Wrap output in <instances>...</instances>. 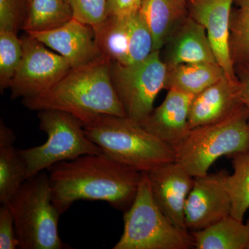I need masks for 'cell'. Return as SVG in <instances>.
I'll return each instance as SVG.
<instances>
[{"instance_id": "10", "label": "cell", "mask_w": 249, "mask_h": 249, "mask_svg": "<svg viewBox=\"0 0 249 249\" xmlns=\"http://www.w3.org/2000/svg\"><path fill=\"white\" fill-rule=\"evenodd\" d=\"M229 173L222 169L194 178L185 207L190 232L203 230L231 215L232 200L227 188Z\"/></svg>"}, {"instance_id": "26", "label": "cell", "mask_w": 249, "mask_h": 249, "mask_svg": "<svg viewBox=\"0 0 249 249\" xmlns=\"http://www.w3.org/2000/svg\"><path fill=\"white\" fill-rule=\"evenodd\" d=\"M22 41L16 32L0 30V88H9L11 80L22 60Z\"/></svg>"}, {"instance_id": "12", "label": "cell", "mask_w": 249, "mask_h": 249, "mask_svg": "<svg viewBox=\"0 0 249 249\" xmlns=\"http://www.w3.org/2000/svg\"><path fill=\"white\" fill-rule=\"evenodd\" d=\"M188 14L205 28L216 60L226 76L238 81L229 51V22L234 0H185Z\"/></svg>"}, {"instance_id": "34", "label": "cell", "mask_w": 249, "mask_h": 249, "mask_svg": "<svg viewBox=\"0 0 249 249\" xmlns=\"http://www.w3.org/2000/svg\"><path fill=\"white\" fill-rule=\"evenodd\" d=\"M30 1H31V0H27V2L29 3V2H30Z\"/></svg>"}, {"instance_id": "3", "label": "cell", "mask_w": 249, "mask_h": 249, "mask_svg": "<svg viewBox=\"0 0 249 249\" xmlns=\"http://www.w3.org/2000/svg\"><path fill=\"white\" fill-rule=\"evenodd\" d=\"M82 124L103 152L141 173L176 160L173 148L127 116L101 115Z\"/></svg>"}, {"instance_id": "15", "label": "cell", "mask_w": 249, "mask_h": 249, "mask_svg": "<svg viewBox=\"0 0 249 249\" xmlns=\"http://www.w3.org/2000/svg\"><path fill=\"white\" fill-rule=\"evenodd\" d=\"M160 55L166 66L198 62L217 63L206 29L189 15L174 30L160 49Z\"/></svg>"}, {"instance_id": "14", "label": "cell", "mask_w": 249, "mask_h": 249, "mask_svg": "<svg viewBox=\"0 0 249 249\" xmlns=\"http://www.w3.org/2000/svg\"><path fill=\"white\" fill-rule=\"evenodd\" d=\"M193 98L178 90H168L161 104L139 124L175 150L191 132L189 112Z\"/></svg>"}, {"instance_id": "5", "label": "cell", "mask_w": 249, "mask_h": 249, "mask_svg": "<svg viewBox=\"0 0 249 249\" xmlns=\"http://www.w3.org/2000/svg\"><path fill=\"white\" fill-rule=\"evenodd\" d=\"M249 147V121L241 105L226 119L192 129L175 150L176 161L193 178L209 173L222 157L231 158Z\"/></svg>"}, {"instance_id": "17", "label": "cell", "mask_w": 249, "mask_h": 249, "mask_svg": "<svg viewBox=\"0 0 249 249\" xmlns=\"http://www.w3.org/2000/svg\"><path fill=\"white\" fill-rule=\"evenodd\" d=\"M139 10L151 31L155 51L162 49L188 15L186 4L177 0H142Z\"/></svg>"}, {"instance_id": "20", "label": "cell", "mask_w": 249, "mask_h": 249, "mask_svg": "<svg viewBox=\"0 0 249 249\" xmlns=\"http://www.w3.org/2000/svg\"><path fill=\"white\" fill-rule=\"evenodd\" d=\"M196 249H247L249 219L245 224L232 215L203 230L191 232Z\"/></svg>"}, {"instance_id": "8", "label": "cell", "mask_w": 249, "mask_h": 249, "mask_svg": "<svg viewBox=\"0 0 249 249\" xmlns=\"http://www.w3.org/2000/svg\"><path fill=\"white\" fill-rule=\"evenodd\" d=\"M166 70L160 51L137 63L111 62V80L125 116L141 124L150 115L156 97L164 89Z\"/></svg>"}, {"instance_id": "2", "label": "cell", "mask_w": 249, "mask_h": 249, "mask_svg": "<svg viewBox=\"0 0 249 249\" xmlns=\"http://www.w3.org/2000/svg\"><path fill=\"white\" fill-rule=\"evenodd\" d=\"M111 63L101 57L71 68L52 89L23 99V105L31 110L64 111L81 123L101 115L125 116L111 80Z\"/></svg>"}, {"instance_id": "21", "label": "cell", "mask_w": 249, "mask_h": 249, "mask_svg": "<svg viewBox=\"0 0 249 249\" xmlns=\"http://www.w3.org/2000/svg\"><path fill=\"white\" fill-rule=\"evenodd\" d=\"M127 17L107 16L99 25L93 28L101 55L109 62L127 65L129 48Z\"/></svg>"}, {"instance_id": "11", "label": "cell", "mask_w": 249, "mask_h": 249, "mask_svg": "<svg viewBox=\"0 0 249 249\" xmlns=\"http://www.w3.org/2000/svg\"><path fill=\"white\" fill-rule=\"evenodd\" d=\"M147 174L156 204L174 225L188 231L185 207L194 178L176 160L163 163Z\"/></svg>"}, {"instance_id": "23", "label": "cell", "mask_w": 249, "mask_h": 249, "mask_svg": "<svg viewBox=\"0 0 249 249\" xmlns=\"http://www.w3.org/2000/svg\"><path fill=\"white\" fill-rule=\"evenodd\" d=\"M230 159L233 173L228 177L227 188L232 200L231 215L244 221L249 210V147Z\"/></svg>"}, {"instance_id": "7", "label": "cell", "mask_w": 249, "mask_h": 249, "mask_svg": "<svg viewBox=\"0 0 249 249\" xmlns=\"http://www.w3.org/2000/svg\"><path fill=\"white\" fill-rule=\"evenodd\" d=\"M40 129L47 136L39 146L19 150L29 178L64 160L102 152L85 134L82 123L67 112L40 111Z\"/></svg>"}, {"instance_id": "6", "label": "cell", "mask_w": 249, "mask_h": 249, "mask_svg": "<svg viewBox=\"0 0 249 249\" xmlns=\"http://www.w3.org/2000/svg\"><path fill=\"white\" fill-rule=\"evenodd\" d=\"M124 232L114 249H189L194 248L189 231L174 225L156 204L147 173L133 204L124 213Z\"/></svg>"}, {"instance_id": "16", "label": "cell", "mask_w": 249, "mask_h": 249, "mask_svg": "<svg viewBox=\"0 0 249 249\" xmlns=\"http://www.w3.org/2000/svg\"><path fill=\"white\" fill-rule=\"evenodd\" d=\"M242 103L238 81L227 76L193 96L190 107L191 129L226 119Z\"/></svg>"}, {"instance_id": "1", "label": "cell", "mask_w": 249, "mask_h": 249, "mask_svg": "<svg viewBox=\"0 0 249 249\" xmlns=\"http://www.w3.org/2000/svg\"><path fill=\"white\" fill-rule=\"evenodd\" d=\"M52 201L60 214L78 200L106 201L125 212L133 204L142 173L104 152L64 160L49 168Z\"/></svg>"}, {"instance_id": "33", "label": "cell", "mask_w": 249, "mask_h": 249, "mask_svg": "<svg viewBox=\"0 0 249 249\" xmlns=\"http://www.w3.org/2000/svg\"><path fill=\"white\" fill-rule=\"evenodd\" d=\"M247 249H249V241L248 242V245H247Z\"/></svg>"}, {"instance_id": "13", "label": "cell", "mask_w": 249, "mask_h": 249, "mask_svg": "<svg viewBox=\"0 0 249 249\" xmlns=\"http://www.w3.org/2000/svg\"><path fill=\"white\" fill-rule=\"evenodd\" d=\"M27 34L66 59L71 68L84 66L102 57L93 28L74 18L53 30Z\"/></svg>"}, {"instance_id": "24", "label": "cell", "mask_w": 249, "mask_h": 249, "mask_svg": "<svg viewBox=\"0 0 249 249\" xmlns=\"http://www.w3.org/2000/svg\"><path fill=\"white\" fill-rule=\"evenodd\" d=\"M229 22V51L234 67L249 63V0H234Z\"/></svg>"}, {"instance_id": "31", "label": "cell", "mask_w": 249, "mask_h": 249, "mask_svg": "<svg viewBox=\"0 0 249 249\" xmlns=\"http://www.w3.org/2000/svg\"><path fill=\"white\" fill-rule=\"evenodd\" d=\"M235 71L240 85L241 102L247 111L249 121V63L235 66Z\"/></svg>"}, {"instance_id": "29", "label": "cell", "mask_w": 249, "mask_h": 249, "mask_svg": "<svg viewBox=\"0 0 249 249\" xmlns=\"http://www.w3.org/2000/svg\"><path fill=\"white\" fill-rule=\"evenodd\" d=\"M18 18V0H0V30L16 32Z\"/></svg>"}, {"instance_id": "22", "label": "cell", "mask_w": 249, "mask_h": 249, "mask_svg": "<svg viewBox=\"0 0 249 249\" xmlns=\"http://www.w3.org/2000/svg\"><path fill=\"white\" fill-rule=\"evenodd\" d=\"M24 24L27 33L53 30L70 22L73 14L65 0H31Z\"/></svg>"}, {"instance_id": "27", "label": "cell", "mask_w": 249, "mask_h": 249, "mask_svg": "<svg viewBox=\"0 0 249 249\" xmlns=\"http://www.w3.org/2000/svg\"><path fill=\"white\" fill-rule=\"evenodd\" d=\"M70 5L73 18L95 28L107 18V0H65Z\"/></svg>"}, {"instance_id": "18", "label": "cell", "mask_w": 249, "mask_h": 249, "mask_svg": "<svg viewBox=\"0 0 249 249\" xmlns=\"http://www.w3.org/2000/svg\"><path fill=\"white\" fill-rule=\"evenodd\" d=\"M14 131L0 124V203L9 204L27 179V170L19 150L14 146Z\"/></svg>"}, {"instance_id": "25", "label": "cell", "mask_w": 249, "mask_h": 249, "mask_svg": "<svg viewBox=\"0 0 249 249\" xmlns=\"http://www.w3.org/2000/svg\"><path fill=\"white\" fill-rule=\"evenodd\" d=\"M129 48L127 65L146 59L155 51L154 39L139 10L127 16Z\"/></svg>"}, {"instance_id": "19", "label": "cell", "mask_w": 249, "mask_h": 249, "mask_svg": "<svg viewBox=\"0 0 249 249\" xmlns=\"http://www.w3.org/2000/svg\"><path fill=\"white\" fill-rule=\"evenodd\" d=\"M166 67L164 89L178 90L193 96L226 76L217 63L198 62Z\"/></svg>"}, {"instance_id": "28", "label": "cell", "mask_w": 249, "mask_h": 249, "mask_svg": "<svg viewBox=\"0 0 249 249\" xmlns=\"http://www.w3.org/2000/svg\"><path fill=\"white\" fill-rule=\"evenodd\" d=\"M19 248L14 214L9 204H1L0 207V249Z\"/></svg>"}, {"instance_id": "32", "label": "cell", "mask_w": 249, "mask_h": 249, "mask_svg": "<svg viewBox=\"0 0 249 249\" xmlns=\"http://www.w3.org/2000/svg\"><path fill=\"white\" fill-rule=\"evenodd\" d=\"M177 1H178V2L182 3L183 4H186V3H185V0H177Z\"/></svg>"}, {"instance_id": "9", "label": "cell", "mask_w": 249, "mask_h": 249, "mask_svg": "<svg viewBox=\"0 0 249 249\" xmlns=\"http://www.w3.org/2000/svg\"><path fill=\"white\" fill-rule=\"evenodd\" d=\"M22 58L9 88L12 98L27 99L43 94L71 69L66 59L29 36L21 39Z\"/></svg>"}, {"instance_id": "4", "label": "cell", "mask_w": 249, "mask_h": 249, "mask_svg": "<svg viewBox=\"0 0 249 249\" xmlns=\"http://www.w3.org/2000/svg\"><path fill=\"white\" fill-rule=\"evenodd\" d=\"M19 248H68L59 235L60 214L52 201L49 175L42 171L27 178L10 201Z\"/></svg>"}, {"instance_id": "30", "label": "cell", "mask_w": 249, "mask_h": 249, "mask_svg": "<svg viewBox=\"0 0 249 249\" xmlns=\"http://www.w3.org/2000/svg\"><path fill=\"white\" fill-rule=\"evenodd\" d=\"M142 0H107V16L125 17L139 10Z\"/></svg>"}]
</instances>
